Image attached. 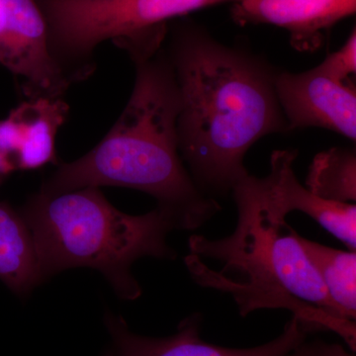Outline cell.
I'll return each mask as SVG.
<instances>
[{
    "instance_id": "277c9868",
    "label": "cell",
    "mask_w": 356,
    "mask_h": 356,
    "mask_svg": "<svg viewBox=\"0 0 356 356\" xmlns=\"http://www.w3.org/2000/svg\"><path fill=\"white\" fill-rule=\"evenodd\" d=\"M31 232L42 280L76 267H89L105 276L120 298L142 295L131 273L145 257L173 259L166 242L179 229L166 211L129 215L110 204L99 187H84L47 195L38 192L19 211Z\"/></svg>"
},
{
    "instance_id": "52a82bcc",
    "label": "cell",
    "mask_w": 356,
    "mask_h": 356,
    "mask_svg": "<svg viewBox=\"0 0 356 356\" xmlns=\"http://www.w3.org/2000/svg\"><path fill=\"white\" fill-rule=\"evenodd\" d=\"M105 324L111 341L103 356H285L305 341L309 334L298 318L292 316L273 341L254 348H232L204 341L202 317L199 314L184 318L177 332L166 337L135 334L123 318L109 312L105 316Z\"/></svg>"
},
{
    "instance_id": "7a4b0ae2",
    "label": "cell",
    "mask_w": 356,
    "mask_h": 356,
    "mask_svg": "<svg viewBox=\"0 0 356 356\" xmlns=\"http://www.w3.org/2000/svg\"><path fill=\"white\" fill-rule=\"evenodd\" d=\"M238 225L227 238H189L185 264L200 286L228 293L243 317L261 309L291 312L309 334L332 331L351 350L355 323L341 315L299 240L271 209L264 178L248 173L232 189Z\"/></svg>"
},
{
    "instance_id": "ba28073f",
    "label": "cell",
    "mask_w": 356,
    "mask_h": 356,
    "mask_svg": "<svg viewBox=\"0 0 356 356\" xmlns=\"http://www.w3.org/2000/svg\"><path fill=\"white\" fill-rule=\"evenodd\" d=\"M275 91L290 129L324 128L355 140L356 91L318 67L300 74L277 72Z\"/></svg>"
},
{
    "instance_id": "5bb4252c",
    "label": "cell",
    "mask_w": 356,
    "mask_h": 356,
    "mask_svg": "<svg viewBox=\"0 0 356 356\" xmlns=\"http://www.w3.org/2000/svg\"><path fill=\"white\" fill-rule=\"evenodd\" d=\"M306 188L318 197L341 203L356 200V156L344 147L316 154L309 168Z\"/></svg>"
},
{
    "instance_id": "2e32d148",
    "label": "cell",
    "mask_w": 356,
    "mask_h": 356,
    "mask_svg": "<svg viewBox=\"0 0 356 356\" xmlns=\"http://www.w3.org/2000/svg\"><path fill=\"white\" fill-rule=\"evenodd\" d=\"M285 356H355L339 343H327L323 341H302Z\"/></svg>"
},
{
    "instance_id": "3957f363",
    "label": "cell",
    "mask_w": 356,
    "mask_h": 356,
    "mask_svg": "<svg viewBox=\"0 0 356 356\" xmlns=\"http://www.w3.org/2000/svg\"><path fill=\"white\" fill-rule=\"evenodd\" d=\"M133 63L132 95L113 127L83 158L60 165L40 192L55 195L84 187H126L156 198L179 229H197L221 207L199 188L180 156L181 99L163 44L152 57Z\"/></svg>"
},
{
    "instance_id": "8992f818",
    "label": "cell",
    "mask_w": 356,
    "mask_h": 356,
    "mask_svg": "<svg viewBox=\"0 0 356 356\" xmlns=\"http://www.w3.org/2000/svg\"><path fill=\"white\" fill-rule=\"evenodd\" d=\"M0 65L20 79L28 99L63 98L74 84L51 57L35 0H0Z\"/></svg>"
},
{
    "instance_id": "7c38bea8",
    "label": "cell",
    "mask_w": 356,
    "mask_h": 356,
    "mask_svg": "<svg viewBox=\"0 0 356 356\" xmlns=\"http://www.w3.org/2000/svg\"><path fill=\"white\" fill-rule=\"evenodd\" d=\"M0 280L19 296L43 282L31 232L20 212L0 203Z\"/></svg>"
},
{
    "instance_id": "9c48e42d",
    "label": "cell",
    "mask_w": 356,
    "mask_h": 356,
    "mask_svg": "<svg viewBox=\"0 0 356 356\" xmlns=\"http://www.w3.org/2000/svg\"><path fill=\"white\" fill-rule=\"evenodd\" d=\"M356 0H240L231 8L241 26L270 24L289 33L299 51H315L339 21L355 14Z\"/></svg>"
},
{
    "instance_id": "8fae6325",
    "label": "cell",
    "mask_w": 356,
    "mask_h": 356,
    "mask_svg": "<svg viewBox=\"0 0 356 356\" xmlns=\"http://www.w3.org/2000/svg\"><path fill=\"white\" fill-rule=\"evenodd\" d=\"M69 111L64 98H37L23 102L10 112L16 170H36L57 161L56 137Z\"/></svg>"
},
{
    "instance_id": "5b68a950",
    "label": "cell",
    "mask_w": 356,
    "mask_h": 356,
    "mask_svg": "<svg viewBox=\"0 0 356 356\" xmlns=\"http://www.w3.org/2000/svg\"><path fill=\"white\" fill-rule=\"evenodd\" d=\"M240 0H35L51 57L76 83L95 72V49L105 41L129 54L133 62L163 47L172 21L187 14Z\"/></svg>"
},
{
    "instance_id": "6da1fadb",
    "label": "cell",
    "mask_w": 356,
    "mask_h": 356,
    "mask_svg": "<svg viewBox=\"0 0 356 356\" xmlns=\"http://www.w3.org/2000/svg\"><path fill=\"white\" fill-rule=\"evenodd\" d=\"M163 49L181 99L180 156L204 193H229L248 173L243 159L252 145L291 132L276 95L277 72L191 20L170 22Z\"/></svg>"
},
{
    "instance_id": "e0dca14e",
    "label": "cell",
    "mask_w": 356,
    "mask_h": 356,
    "mask_svg": "<svg viewBox=\"0 0 356 356\" xmlns=\"http://www.w3.org/2000/svg\"><path fill=\"white\" fill-rule=\"evenodd\" d=\"M14 170H15V168H14L13 163L3 154L0 153V181H1L2 177L13 172Z\"/></svg>"
},
{
    "instance_id": "30bf717a",
    "label": "cell",
    "mask_w": 356,
    "mask_h": 356,
    "mask_svg": "<svg viewBox=\"0 0 356 356\" xmlns=\"http://www.w3.org/2000/svg\"><path fill=\"white\" fill-rule=\"evenodd\" d=\"M297 154L294 149H278L271 154L270 173L264 177L270 207L283 219L293 211L305 213L350 250H355V204L318 197L300 184L293 170Z\"/></svg>"
},
{
    "instance_id": "9a60e30c",
    "label": "cell",
    "mask_w": 356,
    "mask_h": 356,
    "mask_svg": "<svg viewBox=\"0 0 356 356\" xmlns=\"http://www.w3.org/2000/svg\"><path fill=\"white\" fill-rule=\"evenodd\" d=\"M318 69L332 79L348 81L351 74L356 72V31L353 30L350 37L339 51L325 58Z\"/></svg>"
},
{
    "instance_id": "4fadbf2b",
    "label": "cell",
    "mask_w": 356,
    "mask_h": 356,
    "mask_svg": "<svg viewBox=\"0 0 356 356\" xmlns=\"http://www.w3.org/2000/svg\"><path fill=\"white\" fill-rule=\"evenodd\" d=\"M300 243L324 283L327 294L341 315L355 322L356 317L355 250H334L303 238Z\"/></svg>"
}]
</instances>
